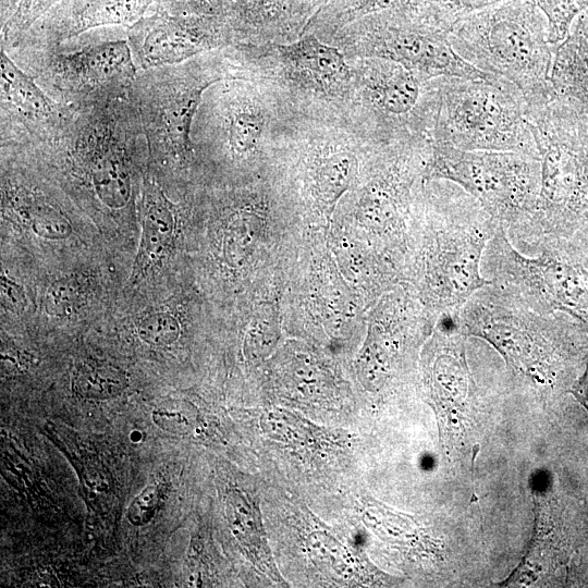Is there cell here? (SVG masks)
<instances>
[{
  "instance_id": "cell-15",
  "label": "cell",
  "mask_w": 588,
  "mask_h": 588,
  "mask_svg": "<svg viewBox=\"0 0 588 588\" xmlns=\"http://www.w3.org/2000/svg\"><path fill=\"white\" fill-rule=\"evenodd\" d=\"M140 218L142 240L134 265L136 274L160 266L170 256L176 231L177 209L148 171L142 185Z\"/></svg>"
},
{
  "instance_id": "cell-3",
  "label": "cell",
  "mask_w": 588,
  "mask_h": 588,
  "mask_svg": "<svg viewBox=\"0 0 588 588\" xmlns=\"http://www.w3.org/2000/svg\"><path fill=\"white\" fill-rule=\"evenodd\" d=\"M433 181L436 200L424 250L422 283L439 318L457 315L473 294L492 284L481 264L500 224L458 185Z\"/></svg>"
},
{
  "instance_id": "cell-6",
  "label": "cell",
  "mask_w": 588,
  "mask_h": 588,
  "mask_svg": "<svg viewBox=\"0 0 588 588\" xmlns=\"http://www.w3.org/2000/svg\"><path fill=\"white\" fill-rule=\"evenodd\" d=\"M431 139L463 150L510 151L539 159L519 89L506 79L437 77Z\"/></svg>"
},
{
  "instance_id": "cell-5",
  "label": "cell",
  "mask_w": 588,
  "mask_h": 588,
  "mask_svg": "<svg viewBox=\"0 0 588 588\" xmlns=\"http://www.w3.org/2000/svg\"><path fill=\"white\" fill-rule=\"evenodd\" d=\"M460 331L489 342L516 376L552 385L562 364L561 341L569 320L532 309L513 290L487 285L473 294L455 316Z\"/></svg>"
},
{
  "instance_id": "cell-14",
  "label": "cell",
  "mask_w": 588,
  "mask_h": 588,
  "mask_svg": "<svg viewBox=\"0 0 588 588\" xmlns=\"http://www.w3.org/2000/svg\"><path fill=\"white\" fill-rule=\"evenodd\" d=\"M362 82L369 102L388 122L402 124L414 115L431 134L439 99L436 78L424 81L397 62L371 58L364 63Z\"/></svg>"
},
{
  "instance_id": "cell-30",
  "label": "cell",
  "mask_w": 588,
  "mask_h": 588,
  "mask_svg": "<svg viewBox=\"0 0 588 588\" xmlns=\"http://www.w3.org/2000/svg\"><path fill=\"white\" fill-rule=\"evenodd\" d=\"M569 393L573 394L588 412V360L583 375L572 384Z\"/></svg>"
},
{
  "instance_id": "cell-11",
  "label": "cell",
  "mask_w": 588,
  "mask_h": 588,
  "mask_svg": "<svg viewBox=\"0 0 588 588\" xmlns=\"http://www.w3.org/2000/svg\"><path fill=\"white\" fill-rule=\"evenodd\" d=\"M126 35L138 71L179 64L232 41V30L215 17L159 10L128 26Z\"/></svg>"
},
{
  "instance_id": "cell-18",
  "label": "cell",
  "mask_w": 588,
  "mask_h": 588,
  "mask_svg": "<svg viewBox=\"0 0 588 588\" xmlns=\"http://www.w3.org/2000/svg\"><path fill=\"white\" fill-rule=\"evenodd\" d=\"M219 137L229 156L242 160L257 149L265 128L261 109L240 93H229L217 107Z\"/></svg>"
},
{
  "instance_id": "cell-9",
  "label": "cell",
  "mask_w": 588,
  "mask_h": 588,
  "mask_svg": "<svg viewBox=\"0 0 588 588\" xmlns=\"http://www.w3.org/2000/svg\"><path fill=\"white\" fill-rule=\"evenodd\" d=\"M481 270L492 284L513 290L536 311L560 313L588 329V268L563 245L527 256L499 225Z\"/></svg>"
},
{
  "instance_id": "cell-4",
  "label": "cell",
  "mask_w": 588,
  "mask_h": 588,
  "mask_svg": "<svg viewBox=\"0 0 588 588\" xmlns=\"http://www.w3.org/2000/svg\"><path fill=\"white\" fill-rule=\"evenodd\" d=\"M216 59L138 71L128 94L148 151V172L162 185L188 167L194 155L193 126L205 90L221 81Z\"/></svg>"
},
{
  "instance_id": "cell-2",
  "label": "cell",
  "mask_w": 588,
  "mask_h": 588,
  "mask_svg": "<svg viewBox=\"0 0 588 588\" xmlns=\"http://www.w3.org/2000/svg\"><path fill=\"white\" fill-rule=\"evenodd\" d=\"M454 51L476 69L506 79L528 108L555 99L550 71L556 46L531 0L505 3L461 19L449 32Z\"/></svg>"
},
{
  "instance_id": "cell-13",
  "label": "cell",
  "mask_w": 588,
  "mask_h": 588,
  "mask_svg": "<svg viewBox=\"0 0 588 588\" xmlns=\"http://www.w3.org/2000/svg\"><path fill=\"white\" fill-rule=\"evenodd\" d=\"M156 3L157 0H63L30 27L15 49L57 46L103 26L128 27L155 11Z\"/></svg>"
},
{
  "instance_id": "cell-19",
  "label": "cell",
  "mask_w": 588,
  "mask_h": 588,
  "mask_svg": "<svg viewBox=\"0 0 588 588\" xmlns=\"http://www.w3.org/2000/svg\"><path fill=\"white\" fill-rule=\"evenodd\" d=\"M126 387L127 377L124 371L96 360L82 362L72 376L73 392L86 400H109L120 395Z\"/></svg>"
},
{
  "instance_id": "cell-29",
  "label": "cell",
  "mask_w": 588,
  "mask_h": 588,
  "mask_svg": "<svg viewBox=\"0 0 588 588\" xmlns=\"http://www.w3.org/2000/svg\"><path fill=\"white\" fill-rule=\"evenodd\" d=\"M562 243L576 258L588 260V226Z\"/></svg>"
},
{
  "instance_id": "cell-7",
  "label": "cell",
  "mask_w": 588,
  "mask_h": 588,
  "mask_svg": "<svg viewBox=\"0 0 588 588\" xmlns=\"http://www.w3.org/2000/svg\"><path fill=\"white\" fill-rule=\"evenodd\" d=\"M8 53L49 96L76 113L128 98L138 73L127 39L63 42Z\"/></svg>"
},
{
  "instance_id": "cell-26",
  "label": "cell",
  "mask_w": 588,
  "mask_h": 588,
  "mask_svg": "<svg viewBox=\"0 0 588 588\" xmlns=\"http://www.w3.org/2000/svg\"><path fill=\"white\" fill-rule=\"evenodd\" d=\"M438 8V26L446 32L462 19L463 15L485 9L501 0H434Z\"/></svg>"
},
{
  "instance_id": "cell-16",
  "label": "cell",
  "mask_w": 588,
  "mask_h": 588,
  "mask_svg": "<svg viewBox=\"0 0 588 588\" xmlns=\"http://www.w3.org/2000/svg\"><path fill=\"white\" fill-rule=\"evenodd\" d=\"M550 84L555 98L588 120V12L578 17L566 38L556 45Z\"/></svg>"
},
{
  "instance_id": "cell-21",
  "label": "cell",
  "mask_w": 588,
  "mask_h": 588,
  "mask_svg": "<svg viewBox=\"0 0 588 588\" xmlns=\"http://www.w3.org/2000/svg\"><path fill=\"white\" fill-rule=\"evenodd\" d=\"M87 283L82 275H68L53 281L45 294V310L52 317L74 315L86 302Z\"/></svg>"
},
{
  "instance_id": "cell-17",
  "label": "cell",
  "mask_w": 588,
  "mask_h": 588,
  "mask_svg": "<svg viewBox=\"0 0 588 588\" xmlns=\"http://www.w3.org/2000/svg\"><path fill=\"white\" fill-rule=\"evenodd\" d=\"M283 62L310 83L323 89L343 86L351 77L344 56L334 47L319 41L314 35L279 46Z\"/></svg>"
},
{
  "instance_id": "cell-27",
  "label": "cell",
  "mask_w": 588,
  "mask_h": 588,
  "mask_svg": "<svg viewBox=\"0 0 588 588\" xmlns=\"http://www.w3.org/2000/svg\"><path fill=\"white\" fill-rule=\"evenodd\" d=\"M160 502V492L156 486L146 487L131 503L127 518L135 526L148 524L155 516Z\"/></svg>"
},
{
  "instance_id": "cell-28",
  "label": "cell",
  "mask_w": 588,
  "mask_h": 588,
  "mask_svg": "<svg viewBox=\"0 0 588 588\" xmlns=\"http://www.w3.org/2000/svg\"><path fill=\"white\" fill-rule=\"evenodd\" d=\"M1 290L2 296H4L5 303L11 305L13 310H23L25 305V298L23 291L11 281L8 277H1Z\"/></svg>"
},
{
  "instance_id": "cell-24",
  "label": "cell",
  "mask_w": 588,
  "mask_h": 588,
  "mask_svg": "<svg viewBox=\"0 0 588 588\" xmlns=\"http://www.w3.org/2000/svg\"><path fill=\"white\" fill-rule=\"evenodd\" d=\"M154 424L163 431L184 434L189 432L196 425V408L183 401H167L152 412Z\"/></svg>"
},
{
  "instance_id": "cell-22",
  "label": "cell",
  "mask_w": 588,
  "mask_h": 588,
  "mask_svg": "<svg viewBox=\"0 0 588 588\" xmlns=\"http://www.w3.org/2000/svg\"><path fill=\"white\" fill-rule=\"evenodd\" d=\"M61 1L63 0H20L14 13L1 25L0 46L7 52L15 49L30 27Z\"/></svg>"
},
{
  "instance_id": "cell-20",
  "label": "cell",
  "mask_w": 588,
  "mask_h": 588,
  "mask_svg": "<svg viewBox=\"0 0 588 588\" xmlns=\"http://www.w3.org/2000/svg\"><path fill=\"white\" fill-rule=\"evenodd\" d=\"M355 158L346 150L335 151L321 161L316 182L318 195L326 204H333L346 189Z\"/></svg>"
},
{
  "instance_id": "cell-8",
  "label": "cell",
  "mask_w": 588,
  "mask_h": 588,
  "mask_svg": "<svg viewBox=\"0 0 588 588\" xmlns=\"http://www.w3.org/2000/svg\"><path fill=\"white\" fill-rule=\"evenodd\" d=\"M421 179L458 185L475 197L512 238L535 211L540 189V161L510 151L463 150L431 139Z\"/></svg>"
},
{
  "instance_id": "cell-1",
  "label": "cell",
  "mask_w": 588,
  "mask_h": 588,
  "mask_svg": "<svg viewBox=\"0 0 588 588\" xmlns=\"http://www.w3.org/2000/svg\"><path fill=\"white\" fill-rule=\"evenodd\" d=\"M540 161V189L534 213L510 240L532 255L572 238L588 226V120L555 98L528 108Z\"/></svg>"
},
{
  "instance_id": "cell-23",
  "label": "cell",
  "mask_w": 588,
  "mask_h": 588,
  "mask_svg": "<svg viewBox=\"0 0 588 588\" xmlns=\"http://www.w3.org/2000/svg\"><path fill=\"white\" fill-rule=\"evenodd\" d=\"M546 15L549 40L556 46L563 41L574 17L588 7V0H531Z\"/></svg>"
},
{
  "instance_id": "cell-12",
  "label": "cell",
  "mask_w": 588,
  "mask_h": 588,
  "mask_svg": "<svg viewBox=\"0 0 588 588\" xmlns=\"http://www.w3.org/2000/svg\"><path fill=\"white\" fill-rule=\"evenodd\" d=\"M448 33L437 27H388L373 34L365 48L371 58L397 62L416 73L424 81L441 76L471 79H491L452 48Z\"/></svg>"
},
{
  "instance_id": "cell-10",
  "label": "cell",
  "mask_w": 588,
  "mask_h": 588,
  "mask_svg": "<svg viewBox=\"0 0 588 588\" xmlns=\"http://www.w3.org/2000/svg\"><path fill=\"white\" fill-rule=\"evenodd\" d=\"M0 48L1 150L27 151L58 138L77 113L49 96Z\"/></svg>"
},
{
  "instance_id": "cell-25",
  "label": "cell",
  "mask_w": 588,
  "mask_h": 588,
  "mask_svg": "<svg viewBox=\"0 0 588 588\" xmlns=\"http://www.w3.org/2000/svg\"><path fill=\"white\" fill-rule=\"evenodd\" d=\"M180 333V323L170 313L150 314L137 322L139 339L151 346L170 345L179 339Z\"/></svg>"
}]
</instances>
